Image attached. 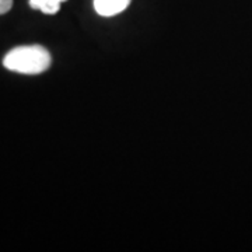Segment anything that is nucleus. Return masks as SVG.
I'll list each match as a JSON object with an SVG mask.
<instances>
[{"label": "nucleus", "instance_id": "nucleus-2", "mask_svg": "<svg viewBox=\"0 0 252 252\" xmlns=\"http://www.w3.org/2000/svg\"><path fill=\"white\" fill-rule=\"evenodd\" d=\"M129 3L130 0H94V9L99 16L112 17L122 13Z\"/></svg>", "mask_w": 252, "mask_h": 252}, {"label": "nucleus", "instance_id": "nucleus-1", "mask_svg": "<svg viewBox=\"0 0 252 252\" xmlns=\"http://www.w3.org/2000/svg\"><path fill=\"white\" fill-rule=\"evenodd\" d=\"M52 63L51 54L41 45L18 46L4 56L3 64L11 72L39 74L46 72Z\"/></svg>", "mask_w": 252, "mask_h": 252}, {"label": "nucleus", "instance_id": "nucleus-3", "mask_svg": "<svg viewBox=\"0 0 252 252\" xmlns=\"http://www.w3.org/2000/svg\"><path fill=\"white\" fill-rule=\"evenodd\" d=\"M64 1L67 0H30V6L32 9L41 10L45 14H56Z\"/></svg>", "mask_w": 252, "mask_h": 252}, {"label": "nucleus", "instance_id": "nucleus-4", "mask_svg": "<svg viewBox=\"0 0 252 252\" xmlns=\"http://www.w3.org/2000/svg\"><path fill=\"white\" fill-rule=\"evenodd\" d=\"M13 7V0H0V16L6 14Z\"/></svg>", "mask_w": 252, "mask_h": 252}]
</instances>
